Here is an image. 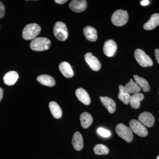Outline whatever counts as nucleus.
Returning <instances> with one entry per match:
<instances>
[{
  "label": "nucleus",
  "mask_w": 159,
  "mask_h": 159,
  "mask_svg": "<svg viewBox=\"0 0 159 159\" xmlns=\"http://www.w3.org/2000/svg\"><path fill=\"white\" fill-rule=\"evenodd\" d=\"M100 99L110 113L115 112L116 110V103L113 99L107 97H100Z\"/></svg>",
  "instance_id": "obj_14"
},
{
  "label": "nucleus",
  "mask_w": 159,
  "mask_h": 159,
  "mask_svg": "<svg viewBox=\"0 0 159 159\" xmlns=\"http://www.w3.org/2000/svg\"><path fill=\"white\" fill-rule=\"evenodd\" d=\"M149 3V1L148 0H143L141 2V5L143 6H146L148 5Z\"/></svg>",
  "instance_id": "obj_31"
},
{
  "label": "nucleus",
  "mask_w": 159,
  "mask_h": 159,
  "mask_svg": "<svg viewBox=\"0 0 159 159\" xmlns=\"http://www.w3.org/2000/svg\"><path fill=\"white\" fill-rule=\"evenodd\" d=\"M80 121L82 127L84 128L87 129L92 124L93 118L90 114L84 112L80 115Z\"/></svg>",
  "instance_id": "obj_23"
},
{
  "label": "nucleus",
  "mask_w": 159,
  "mask_h": 159,
  "mask_svg": "<svg viewBox=\"0 0 159 159\" xmlns=\"http://www.w3.org/2000/svg\"><path fill=\"white\" fill-rule=\"evenodd\" d=\"M94 151L97 155H106L109 152V149L105 145L97 144L94 147Z\"/></svg>",
  "instance_id": "obj_26"
},
{
  "label": "nucleus",
  "mask_w": 159,
  "mask_h": 159,
  "mask_svg": "<svg viewBox=\"0 0 159 159\" xmlns=\"http://www.w3.org/2000/svg\"><path fill=\"white\" fill-rule=\"evenodd\" d=\"M117 49L116 43L112 39H109L104 43L103 51L104 54L107 57H112Z\"/></svg>",
  "instance_id": "obj_9"
},
{
  "label": "nucleus",
  "mask_w": 159,
  "mask_h": 159,
  "mask_svg": "<svg viewBox=\"0 0 159 159\" xmlns=\"http://www.w3.org/2000/svg\"><path fill=\"white\" fill-rule=\"evenodd\" d=\"M139 121L145 126L151 127L153 126L155 118L153 115L148 112H144L139 116Z\"/></svg>",
  "instance_id": "obj_10"
},
{
  "label": "nucleus",
  "mask_w": 159,
  "mask_h": 159,
  "mask_svg": "<svg viewBox=\"0 0 159 159\" xmlns=\"http://www.w3.org/2000/svg\"><path fill=\"white\" fill-rule=\"evenodd\" d=\"M97 132L101 136L105 138L110 136L111 134L110 131L102 128H98L97 129Z\"/></svg>",
  "instance_id": "obj_27"
},
{
  "label": "nucleus",
  "mask_w": 159,
  "mask_h": 159,
  "mask_svg": "<svg viewBox=\"0 0 159 159\" xmlns=\"http://www.w3.org/2000/svg\"><path fill=\"white\" fill-rule=\"evenodd\" d=\"M38 81L43 85L48 87H53L55 85V81L54 78L48 75H40L37 77Z\"/></svg>",
  "instance_id": "obj_21"
},
{
  "label": "nucleus",
  "mask_w": 159,
  "mask_h": 159,
  "mask_svg": "<svg viewBox=\"0 0 159 159\" xmlns=\"http://www.w3.org/2000/svg\"><path fill=\"white\" fill-rule=\"evenodd\" d=\"M134 57L137 62L142 67L151 66L153 65V62L148 55L143 50L137 49L134 51Z\"/></svg>",
  "instance_id": "obj_6"
},
{
  "label": "nucleus",
  "mask_w": 159,
  "mask_h": 159,
  "mask_svg": "<svg viewBox=\"0 0 159 159\" xmlns=\"http://www.w3.org/2000/svg\"><path fill=\"white\" fill-rule=\"evenodd\" d=\"M59 68L61 74L66 78H71L74 76V71L69 63L66 61L61 63L59 66Z\"/></svg>",
  "instance_id": "obj_13"
},
{
  "label": "nucleus",
  "mask_w": 159,
  "mask_h": 159,
  "mask_svg": "<svg viewBox=\"0 0 159 159\" xmlns=\"http://www.w3.org/2000/svg\"><path fill=\"white\" fill-rule=\"evenodd\" d=\"M49 107L51 114L54 118L57 119L61 118L62 114V111L57 102L52 101L49 103Z\"/></svg>",
  "instance_id": "obj_22"
},
{
  "label": "nucleus",
  "mask_w": 159,
  "mask_h": 159,
  "mask_svg": "<svg viewBox=\"0 0 159 159\" xmlns=\"http://www.w3.org/2000/svg\"><path fill=\"white\" fill-rule=\"evenodd\" d=\"M116 131L119 137L129 143L132 141L134 136L133 132L129 127L122 124L119 123L116 126Z\"/></svg>",
  "instance_id": "obj_3"
},
{
  "label": "nucleus",
  "mask_w": 159,
  "mask_h": 159,
  "mask_svg": "<svg viewBox=\"0 0 159 159\" xmlns=\"http://www.w3.org/2000/svg\"><path fill=\"white\" fill-rule=\"evenodd\" d=\"M19 78V75L17 72L11 71L5 74L3 77L4 82L7 85H13L14 84Z\"/></svg>",
  "instance_id": "obj_15"
},
{
  "label": "nucleus",
  "mask_w": 159,
  "mask_h": 159,
  "mask_svg": "<svg viewBox=\"0 0 159 159\" xmlns=\"http://www.w3.org/2000/svg\"><path fill=\"white\" fill-rule=\"evenodd\" d=\"M3 91L2 89L0 88V101L2 100L3 97Z\"/></svg>",
  "instance_id": "obj_32"
},
{
  "label": "nucleus",
  "mask_w": 159,
  "mask_h": 159,
  "mask_svg": "<svg viewBox=\"0 0 159 159\" xmlns=\"http://www.w3.org/2000/svg\"><path fill=\"white\" fill-rule=\"evenodd\" d=\"M72 144L76 150L80 151L83 147V139L82 135L79 132H76L73 136Z\"/></svg>",
  "instance_id": "obj_20"
},
{
  "label": "nucleus",
  "mask_w": 159,
  "mask_h": 159,
  "mask_svg": "<svg viewBox=\"0 0 159 159\" xmlns=\"http://www.w3.org/2000/svg\"><path fill=\"white\" fill-rule=\"evenodd\" d=\"M159 25V14L155 13L151 16L149 20L145 23L144 29L146 30H151Z\"/></svg>",
  "instance_id": "obj_17"
},
{
  "label": "nucleus",
  "mask_w": 159,
  "mask_h": 159,
  "mask_svg": "<svg viewBox=\"0 0 159 159\" xmlns=\"http://www.w3.org/2000/svg\"><path fill=\"white\" fill-rule=\"evenodd\" d=\"M125 88L129 94L139 93L141 89L137 83L134 81L132 79H130V81L125 85Z\"/></svg>",
  "instance_id": "obj_25"
},
{
  "label": "nucleus",
  "mask_w": 159,
  "mask_h": 159,
  "mask_svg": "<svg viewBox=\"0 0 159 159\" xmlns=\"http://www.w3.org/2000/svg\"><path fill=\"white\" fill-rule=\"evenodd\" d=\"M54 2L57 3V4L62 5V4H64V3L67 2L68 1H66V0H55V1H54Z\"/></svg>",
  "instance_id": "obj_30"
},
{
  "label": "nucleus",
  "mask_w": 159,
  "mask_h": 159,
  "mask_svg": "<svg viewBox=\"0 0 159 159\" xmlns=\"http://www.w3.org/2000/svg\"><path fill=\"white\" fill-rule=\"evenodd\" d=\"M76 97L80 102L86 105H89L91 99L87 92L84 89L79 88L76 90L75 92Z\"/></svg>",
  "instance_id": "obj_12"
},
{
  "label": "nucleus",
  "mask_w": 159,
  "mask_h": 159,
  "mask_svg": "<svg viewBox=\"0 0 159 159\" xmlns=\"http://www.w3.org/2000/svg\"><path fill=\"white\" fill-rule=\"evenodd\" d=\"M155 54L157 62L159 64V49H156L155 50Z\"/></svg>",
  "instance_id": "obj_29"
},
{
  "label": "nucleus",
  "mask_w": 159,
  "mask_h": 159,
  "mask_svg": "<svg viewBox=\"0 0 159 159\" xmlns=\"http://www.w3.org/2000/svg\"><path fill=\"white\" fill-rule=\"evenodd\" d=\"M128 20V14L125 10L119 9L115 11L111 17V22L115 25L122 26L125 25Z\"/></svg>",
  "instance_id": "obj_5"
},
{
  "label": "nucleus",
  "mask_w": 159,
  "mask_h": 159,
  "mask_svg": "<svg viewBox=\"0 0 159 159\" xmlns=\"http://www.w3.org/2000/svg\"><path fill=\"white\" fill-rule=\"evenodd\" d=\"M84 34L89 41L95 42L97 39V30L92 26H88L84 29Z\"/></svg>",
  "instance_id": "obj_16"
},
{
  "label": "nucleus",
  "mask_w": 159,
  "mask_h": 159,
  "mask_svg": "<svg viewBox=\"0 0 159 159\" xmlns=\"http://www.w3.org/2000/svg\"></svg>",
  "instance_id": "obj_34"
},
{
  "label": "nucleus",
  "mask_w": 159,
  "mask_h": 159,
  "mask_svg": "<svg viewBox=\"0 0 159 159\" xmlns=\"http://www.w3.org/2000/svg\"><path fill=\"white\" fill-rule=\"evenodd\" d=\"M69 7L74 12H82L85 11L86 9V1L85 0H73L69 4Z\"/></svg>",
  "instance_id": "obj_11"
},
{
  "label": "nucleus",
  "mask_w": 159,
  "mask_h": 159,
  "mask_svg": "<svg viewBox=\"0 0 159 159\" xmlns=\"http://www.w3.org/2000/svg\"><path fill=\"white\" fill-rule=\"evenodd\" d=\"M131 129L139 136L146 137L148 134V130L145 125L136 119H132L129 122Z\"/></svg>",
  "instance_id": "obj_7"
},
{
  "label": "nucleus",
  "mask_w": 159,
  "mask_h": 159,
  "mask_svg": "<svg viewBox=\"0 0 159 159\" xmlns=\"http://www.w3.org/2000/svg\"><path fill=\"white\" fill-rule=\"evenodd\" d=\"M51 42L50 40L45 37H38L31 41L30 47L34 51H46L50 48Z\"/></svg>",
  "instance_id": "obj_2"
},
{
  "label": "nucleus",
  "mask_w": 159,
  "mask_h": 159,
  "mask_svg": "<svg viewBox=\"0 0 159 159\" xmlns=\"http://www.w3.org/2000/svg\"><path fill=\"white\" fill-rule=\"evenodd\" d=\"M134 78L137 84L144 92H148L150 90V87L146 80L136 75H134Z\"/></svg>",
  "instance_id": "obj_24"
},
{
  "label": "nucleus",
  "mask_w": 159,
  "mask_h": 159,
  "mask_svg": "<svg viewBox=\"0 0 159 159\" xmlns=\"http://www.w3.org/2000/svg\"><path fill=\"white\" fill-rule=\"evenodd\" d=\"M86 62L93 70L98 71L101 68V64L97 57L94 56L92 53H86L84 56Z\"/></svg>",
  "instance_id": "obj_8"
},
{
  "label": "nucleus",
  "mask_w": 159,
  "mask_h": 159,
  "mask_svg": "<svg viewBox=\"0 0 159 159\" xmlns=\"http://www.w3.org/2000/svg\"><path fill=\"white\" fill-rule=\"evenodd\" d=\"M156 159H159V155L157 157V158Z\"/></svg>",
  "instance_id": "obj_33"
},
{
  "label": "nucleus",
  "mask_w": 159,
  "mask_h": 159,
  "mask_svg": "<svg viewBox=\"0 0 159 159\" xmlns=\"http://www.w3.org/2000/svg\"><path fill=\"white\" fill-rule=\"evenodd\" d=\"M40 31V27L37 24L35 23L29 24L23 29V38L25 40H33L36 38Z\"/></svg>",
  "instance_id": "obj_1"
},
{
  "label": "nucleus",
  "mask_w": 159,
  "mask_h": 159,
  "mask_svg": "<svg viewBox=\"0 0 159 159\" xmlns=\"http://www.w3.org/2000/svg\"><path fill=\"white\" fill-rule=\"evenodd\" d=\"M144 98V95L141 93H139L133 94L132 96H131L129 101L131 107L135 109L139 108L140 106V102Z\"/></svg>",
  "instance_id": "obj_18"
},
{
  "label": "nucleus",
  "mask_w": 159,
  "mask_h": 159,
  "mask_svg": "<svg viewBox=\"0 0 159 159\" xmlns=\"http://www.w3.org/2000/svg\"><path fill=\"white\" fill-rule=\"evenodd\" d=\"M54 36L61 41H64L67 39L68 32L67 28L64 23L58 21L55 23L54 28Z\"/></svg>",
  "instance_id": "obj_4"
},
{
  "label": "nucleus",
  "mask_w": 159,
  "mask_h": 159,
  "mask_svg": "<svg viewBox=\"0 0 159 159\" xmlns=\"http://www.w3.org/2000/svg\"><path fill=\"white\" fill-rule=\"evenodd\" d=\"M5 13V6L0 1V19L4 17Z\"/></svg>",
  "instance_id": "obj_28"
},
{
  "label": "nucleus",
  "mask_w": 159,
  "mask_h": 159,
  "mask_svg": "<svg viewBox=\"0 0 159 159\" xmlns=\"http://www.w3.org/2000/svg\"><path fill=\"white\" fill-rule=\"evenodd\" d=\"M119 93L118 94V98L124 104H127L129 103L131 98L130 94L125 89V87L122 85L119 86Z\"/></svg>",
  "instance_id": "obj_19"
}]
</instances>
